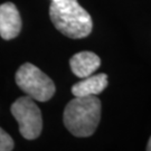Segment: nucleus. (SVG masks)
Returning <instances> with one entry per match:
<instances>
[{"label": "nucleus", "mask_w": 151, "mask_h": 151, "mask_svg": "<svg viewBox=\"0 0 151 151\" xmlns=\"http://www.w3.org/2000/svg\"><path fill=\"white\" fill-rule=\"evenodd\" d=\"M15 78L20 90L35 101L47 102L54 96L56 91L54 82L30 63L22 64L17 70Z\"/></svg>", "instance_id": "nucleus-3"}, {"label": "nucleus", "mask_w": 151, "mask_h": 151, "mask_svg": "<svg viewBox=\"0 0 151 151\" xmlns=\"http://www.w3.org/2000/svg\"><path fill=\"white\" fill-rule=\"evenodd\" d=\"M101 65V60L93 52H80L73 55L70 60V66L73 74L84 78L95 73Z\"/></svg>", "instance_id": "nucleus-6"}, {"label": "nucleus", "mask_w": 151, "mask_h": 151, "mask_svg": "<svg viewBox=\"0 0 151 151\" xmlns=\"http://www.w3.org/2000/svg\"><path fill=\"white\" fill-rule=\"evenodd\" d=\"M11 114L19 125L20 134L27 140H35L42 133L43 118L35 100L30 96H22L12 103Z\"/></svg>", "instance_id": "nucleus-4"}, {"label": "nucleus", "mask_w": 151, "mask_h": 151, "mask_svg": "<svg viewBox=\"0 0 151 151\" xmlns=\"http://www.w3.org/2000/svg\"><path fill=\"white\" fill-rule=\"evenodd\" d=\"M147 150L151 151V138L149 139V142H148V145H147Z\"/></svg>", "instance_id": "nucleus-9"}, {"label": "nucleus", "mask_w": 151, "mask_h": 151, "mask_svg": "<svg viewBox=\"0 0 151 151\" xmlns=\"http://www.w3.org/2000/svg\"><path fill=\"white\" fill-rule=\"evenodd\" d=\"M22 30V17L12 2L0 5V36L10 40L19 35Z\"/></svg>", "instance_id": "nucleus-5"}, {"label": "nucleus", "mask_w": 151, "mask_h": 151, "mask_svg": "<svg viewBox=\"0 0 151 151\" xmlns=\"http://www.w3.org/2000/svg\"><path fill=\"white\" fill-rule=\"evenodd\" d=\"M49 17L55 28L72 39L87 37L93 29V22L77 0L53 1L49 7Z\"/></svg>", "instance_id": "nucleus-1"}, {"label": "nucleus", "mask_w": 151, "mask_h": 151, "mask_svg": "<svg viewBox=\"0 0 151 151\" xmlns=\"http://www.w3.org/2000/svg\"><path fill=\"white\" fill-rule=\"evenodd\" d=\"M108 86V76L104 73L97 75H90L84 77L72 86V93L74 96H90L99 95Z\"/></svg>", "instance_id": "nucleus-7"}, {"label": "nucleus", "mask_w": 151, "mask_h": 151, "mask_svg": "<svg viewBox=\"0 0 151 151\" xmlns=\"http://www.w3.org/2000/svg\"><path fill=\"white\" fill-rule=\"evenodd\" d=\"M15 143L10 135L0 128V151H10L14 149Z\"/></svg>", "instance_id": "nucleus-8"}, {"label": "nucleus", "mask_w": 151, "mask_h": 151, "mask_svg": "<svg viewBox=\"0 0 151 151\" xmlns=\"http://www.w3.org/2000/svg\"><path fill=\"white\" fill-rule=\"evenodd\" d=\"M101 101L96 95L75 96L64 110V124L70 133L78 138L92 135L101 120Z\"/></svg>", "instance_id": "nucleus-2"}, {"label": "nucleus", "mask_w": 151, "mask_h": 151, "mask_svg": "<svg viewBox=\"0 0 151 151\" xmlns=\"http://www.w3.org/2000/svg\"><path fill=\"white\" fill-rule=\"evenodd\" d=\"M52 1H60V0H52Z\"/></svg>", "instance_id": "nucleus-10"}]
</instances>
